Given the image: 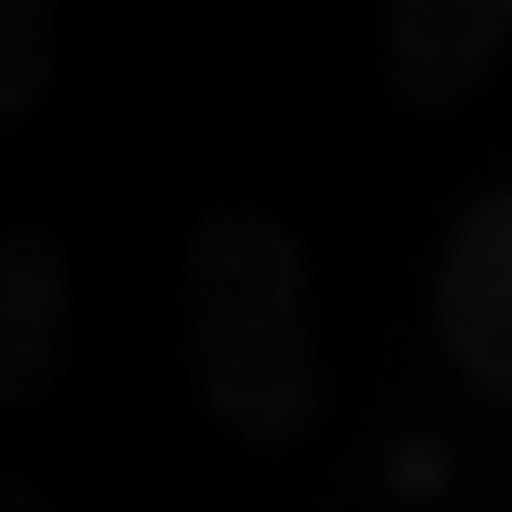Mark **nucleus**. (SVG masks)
Listing matches in <instances>:
<instances>
[{
    "label": "nucleus",
    "instance_id": "3",
    "mask_svg": "<svg viewBox=\"0 0 512 512\" xmlns=\"http://www.w3.org/2000/svg\"><path fill=\"white\" fill-rule=\"evenodd\" d=\"M504 52H512V0H376L384 86L419 111L478 94Z\"/></svg>",
    "mask_w": 512,
    "mask_h": 512
},
{
    "label": "nucleus",
    "instance_id": "1",
    "mask_svg": "<svg viewBox=\"0 0 512 512\" xmlns=\"http://www.w3.org/2000/svg\"><path fill=\"white\" fill-rule=\"evenodd\" d=\"M180 333L205 419L222 436L282 453L325 419V342H316V265L274 205L222 197L197 214L180 256Z\"/></svg>",
    "mask_w": 512,
    "mask_h": 512
},
{
    "label": "nucleus",
    "instance_id": "6",
    "mask_svg": "<svg viewBox=\"0 0 512 512\" xmlns=\"http://www.w3.org/2000/svg\"><path fill=\"white\" fill-rule=\"evenodd\" d=\"M0 512H43V495L26 487V478H9V470H0Z\"/></svg>",
    "mask_w": 512,
    "mask_h": 512
},
{
    "label": "nucleus",
    "instance_id": "5",
    "mask_svg": "<svg viewBox=\"0 0 512 512\" xmlns=\"http://www.w3.org/2000/svg\"><path fill=\"white\" fill-rule=\"evenodd\" d=\"M60 86V0H0V137L26 128Z\"/></svg>",
    "mask_w": 512,
    "mask_h": 512
},
{
    "label": "nucleus",
    "instance_id": "4",
    "mask_svg": "<svg viewBox=\"0 0 512 512\" xmlns=\"http://www.w3.org/2000/svg\"><path fill=\"white\" fill-rule=\"evenodd\" d=\"M77 350V282L43 222H0V410H35Z\"/></svg>",
    "mask_w": 512,
    "mask_h": 512
},
{
    "label": "nucleus",
    "instance_id": "2",
    "mask_svg": "<svg viewBox=\"0 0 512 512\" xmlns=\"http://www.w3.org/2000/svg\"><path fill=\"white\" fill-rule=\"evenodd\" d=\"M427 316H436L453 376L512 402V180L478 188L453 214L436 248V282H427Z\"/></svg>",
    "mask_w": 512,
    "mask_h": 512
}]
</instances>
